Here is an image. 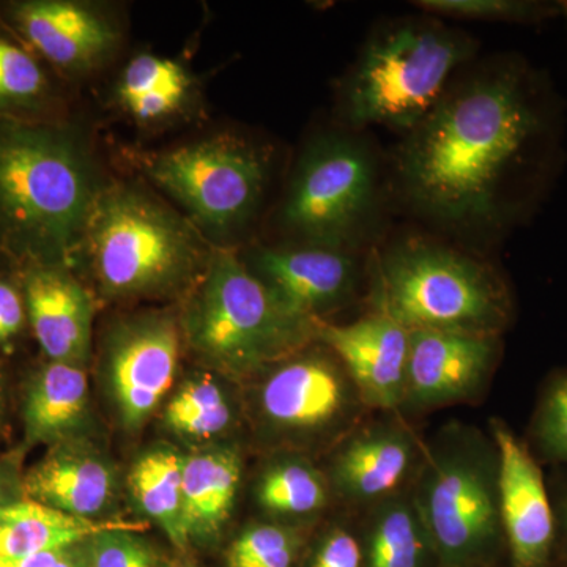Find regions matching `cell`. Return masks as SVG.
<instances>
[{"instance_id":"cell-6","label":"cell","mask_w":567,"mask_h":567,"mask_svg":"<svg viewBox=\"0 0 567 567\" xmlns=\"http://www.w3.org/2000/svg\"><path fill=\"white\" fill-rule=\"evenodd\" d=\"M110 298H153L189 290L210 260L188 219L130 185L100 192L81 251Z\"/></svg>"},{"instance_id":"cell-20","label":"cell","mask_w":567,"mask_h":567,"mask_svg":"<svg viewBox=\"0 0 567 567\" xmlns=\"http://www.w3.org/2000/svg\"><path fill=\"white\" fill-rule=\"evenodd\" d=\"M241 484V458L234 446L213 443L183 461V529L188 547H210L233 517Z\"/></svg>"},{"instance_id":"cell-28","label":"cell","mask_w":567,"mask_h":567,"mask_svg":"<svg viewBox=\"0 0 567 567\" xmlns=\"http://www.w3.org/2000/svg\"><path fill=\"white\" fill-rule=\"evenodd\" d=\"M256 496L257 503L276 517H305L327 505V483L303 458H284L267 466Z\"/></svg>"},{"instance_id":"cell-7","label":"cell","mask_w":567,"mask_h":567,"mask_svg":"<svg viewBox=\"0 0 567 567\" xmlns=\"http://www.w3.org/2000/svg\"><path fill=\"white\" fill-rule=\"evenodd\" d=\"M383 183L382 163L363 134H319L298 158L279 223L298 244L360 252L379 227Z\"/></svg>"},{"instance_id":"cell-9","label":"cell","mask_w":567,"mask_h":567,"mask_svg":"<svg viewBox=\"0 0 567 567\" xmlns=\"http://www.w3.org/2000/svg\"><path fill=\"white\" fill-rule=\"evenodd\" d=\"M145 173L199 226L226 235L241 229L259 210L271 158L254 142L219 134L155 156Z\"/></svg>"},{"instance_id":"cell-35","label":"cell","mask_w":567,"mask_h":567,"mask_svg":"<svg viewBox=\"0 0 567 567\" xmlns=\"http://www.w3.org/2000/svg\"><path fill=\"white\" fill-rule=\"evenodd\" d=\"M25 453L28 451L20 445L0 454V509L25 499Z\"/></svg>"},{"instance_id":"cell-36","label":"cell","mask_w":567,"mask_h":567,"mask_svg":"<svg viewBox=\"0 0 567 567\" xmlns=\"http://www.w3.org/2000/svg\"><path fill=\"white\" fill-rule=\"evenodd\" d=\"M87 539L18 561L3 563L0 567H89Z\"/></svg>"},{"instance_id":"cell-21","label":"cell","mask_w":567,"mask_h":567,"mask_svg":"<svg viewBox=\"0 0 567 567\" xmlns=\"http://www.w3.org/2000/svg\"><path fill=\"white\" fill-rule=\"evenodd\" d=\"M413 458L415 443L402 429H369L336 457L334 487L352 502L386 498L409 475Z\"/></svg>"},{"instance_id":"cell-2","label":"cell","mask_w":567,"mask_h":567,"mask_svg":"<svg viewBox=\"0 0 567 567\" xmlns=\"http://www.w3.org/2000/svg\"><path fill=\"white\" fill-rule=\"evenodd\" d=\"M102 189L65 122L0 117V254L11 262L73 268Z\"/></svg>"},{"instance_id":"cell-16","label":"cell","mask_w":567,"mask_h":567,"mask_svg":"<svg viewBox=\"0 0 567 567\" xmlns=\"http://www.w3.org/2000/svg\"><path fill=\"white\" fill-rule=\"evenodd\" d=\"M29 330L44 360L87 368L92 358L93 316L91 292L61 264L17 265Z\"/></svg>"},{"instance_id":"cell-29","label":"cell","mask_w":567,"mask_h":567,"mask_svg":"<svg viewBox=\"0 0 567 567\" xmlns=\"http://www.w3.org/2000/svg\"><path fill=\"white\" fill-rule=\"evenodd\" d=\"M417 9L451 20L537 24L563 14L561 2L536 0H420Z\"/></svg>"},{"instance_id":"cell-38","label":"cell","mask_w":567,"mask_h":567,"mask_svg":"<svg viewBox=\"0 0 567 567\" xmlns=\"http://www.w3.org/2000/svg\"><path fill=\"white\" fill-rule=\"evenodd\" d=\"M166 567H196L192 565V563L186 561V559H167Z\"/></svg>"},{"instance_id":"cell-1","label":"cell","mask_w":567,"mask_h":567,"mask_svg":"<svg viewBox=\"0 0 567 567\" xmlns=\"http://www.w3.org/2000/svg\"><path fill=\"white\" fill-rule=\"evenodd\" d=\"M465 70L399 142L390 183L436 229L492 241L532 218L550 188L563 107L546 74L518 55Z\"/></svg>"},{"instance_id":"cell-19","label":"cell","mask_w":567,"mask_h":567,"mask_svg":"<svg viewBox=\"0 0 567 567\" xmlns=\"http://www.w3.org/2000/svg\"><path fill=\"white\" fill-rule=\"evenodd\" d=\"M18 412L22 425L21 446H54L89 436L91 390L87 368L41 361L21 383Z\"/></svg>"},{"instance_id":"cell-8","label":"cell","mask_w":567,"mask_h":567,"mask_svg":"<svg viewBox=\"0 0 567 567\" xmlns=\"http://www.w3.org/2000/svg\"><path fill=\"white\" fill-rule=\"evenodd\" d=\"M415 506L439 567H477L495 554L503 537L498 462L481 447L439 451L421 472Z\"/></svg>"},{"instance_id":"cell-30","label":"cell","mask_w":567,"mask_h":567,"mask_svg":"<svg viewBox=\"0 0 567 567\" xmlns=\"http://www.w3.org/2000/svg\"><path fill=\"white\" fill-rule=\"evenodd\" d=\"M301 548L297 529L281 524L249 525L226 550V567H295Z\"/></svg>"},{"instance_id":"cell-26","label":"cell","mask_w":567,"mask_h":567,"mask_svg":"<svg viewBox=\"0 0 567 567\" xmlns=\"http://www.w3.org/2000/svg\"><path fill=\"white\" fill-rule=\"evenodd\" d=\"M192 84L181 63L155 54H140L123 70L117 100L136 121H163L186 103Z\"/></svg>"},{"instance_id":"cell-18","label":"cell","mask_w":567,"mask_h":567,"mask_svg":"<svg viewBox=\"0 0 567 567\" xmlns=\"http://www.w3.org/2000/svg\"><path fill=\"white\" fill-rule=\"evenodd\" d=\"M498 352L499 336L410 331L404 404L431 409L470 398L486 382Z\"/></svg>"},{"instance_id":"cell-32","label":"cell","mask_w":567,"mask_h":567,"mask_svg":"<svg viewBox=\"0 0 567 567\" xmlns=\"http://www.w3.org/2000/svg\"><path fill=\"white\" fill-rule=\"evenodd\" d=\"M535 435L548 458L567 462V371L548 383L537 409Z\"/></svg>"},{"instance_id":"cell-34","label":"cell","mask_w":567,"mask_h":567,"mask_svg":"<svg viewBox=\"0 0 567 567\" xmlns=\"http://www.w3.org/2000/svg\"><path fill=\"white\" fill-rule=\"evenodd\" d=\"M364 554L352 533L336 528L320 540L309 567H363Z\"/></svg>"},{"instance_id":"cell-10","label":"cell","mask_w":567,"mask_h":567,"mask_svg":"<svg viewBox=\"0 0 567 567\" xmlns=\"http://www.w3.org/2000/svg\"><path fill=\"white\" fill-rule=\"evenodd\" d=\"M182 344L181 320L163 312L128 317L106 334L103 385L125 431H141L173 390Z\"/></svg>"},{"instance_id":"cell-15","label":"cell","mask_w":567,"mask_h":567,"mask_svg":"<svg viewBox=\"0 0 567 567\" xmlns=\"http://www.w3.org/2000/svg\"><path fill=\"white\" fill-rule=\"evenodd\" d=\"M25 498L85 520H115L121 499L117 466L91 436L47 447L24 472Z\"/></svg>"},{"instance_id":"cell-40","label":"cell","mask_w":567,"mask_h":567,"mask_svg":"<svg viewBox=\"0 0 567 567\" xmlns=\"http://www.w3.org/2000/svg\"><path fill=\"white\" fill-rule=\"evenodd\" d=\"M563 6V17L567 18V2H561Z\"/></svg>"},{"instance_id":"cell-22","label":"cell","mask_w":567,"mask_h":567,"mask_svg":"<svg viewBox=\"0 0 567 567\" xmlns=\"http://www.w3.org/2000/svg\"><path fill=\"white\" fill-rule=\"evenodd\" d=\"M128 524L121 518L85 520L25 498L0 509V565L71 546L104 529Z\"/></svg>"},{"instance_id":"cell-37","label":"cell","mask_w":567,"mask_h":567,"mask_svg":"<svg viewBox=\"0 0 567 567\" xmlns=\"http://www.w3.org/2000/svg\"><path fill=\"white\" fill-rule=\"evenodd\" d=\"M10 386L6 368L0 363V435H6L10 425Z\"/></svg>"},{"instance_id":"cell-24","label":"cell","mask_w":567,"mask_h":567,"mask_svg":"<svg viewBox=\"0 0 567 567\" xmlns=\"http://www.w3.org/2000/svg\"><path fill=\"white\" fill-rule=\"evenodd\" d=\"M183 461L185 456L167 443L147 447L130 468V498L142 516L163 529L178 550L188 548L183 529Z\"/></svg>"},{"instance_id":"cell-14","label":"cell","mask_w":567,"mask_h":567,"mask_svg":"<svg viewBox=\"0 0 567 567\" xmlns=\"http://www.w3.org/2000/svg\"><path fill=\"white\" fill-rule=\"evenodd\" d=\"M498 503L503 537L514 567H547L554 550V509L543 472L528 447L505 423L495 421Z\"/></svg>"},{"instance_id":"cell-3","label":"cell","mask_w":567,"mask_h":567,"mask_svg":"<svg viewBox=\"0 0 567 567\" xmlns=\"http://www.w3.org/2000/svg\"><path fill=\"white\" fill-rule=\"evenodd\" d=\"M374 312L405 330L499 336L513 316L494 265L432 235H405L371 256Z\"/></svg>"},{"instance_id":"cell-31","label":"cell","mask_w":567,"mask_h":567,"mask_svg":"<svg viewBox=\"0 0 567 567\" xmlns=\"http://www.w3.org/2000/svg\"><path fill=\"white\" fill-rule=\"evenodd\" d=\"M142 529L144 522H130L89 537V567H166L167 559L140 535Z\"/></svg>"},{"instance_id":"cell-11","label":"cell","mask_w":567,"mask_h":567,"mask_svg":"<svg viewBox=\"0 0 567 567\" xmlns=\"http://www.w3.org/2000/svg\"><path fill=\"white\" fill-rule=\"evenodd\" d=\"M336 361L334 354L298 352L271 368L259 391L265 423L286 435H317L353 417L361 399Z\"/></svg>"},{"instance_id":"cell-5","label":"cell","mask_w":567,"mask_h":567,"mask_svg":"<svg viewBox=\"0 0 567 567\" xmlns=\"http://www.w3.org/2000/svg\"><path fill=\"white\" fill-rule=\"evenodd\" d=\"M317 324L287 312L237 254H212L186 295L183 341L223 379H251L300 352Z\"/></svg>"},{"instance_id":"cell-12","label":"cell","mask_w":567,"mask_h":567,"mask_svg":"<svg viewBox=\"0 0 567 567\" xmlns=\"http://www.w3.org/2000/svg\"><path fill=\"white\" fill-rule=\"evenodd\" d=\"M244 262L287 312L312 323L349 303L361 278L358 252L330 246L260 248Z\"/></svg>"},{"instance_id":"cell-23","label":"cell","mask_w":567,"mask_h":567,"mask_svg":"<svg viewBox=\"0 0 567 567\" xmlns=\"http://www.w3.org/2000/svg\"><path fill=\"white\" fill-rule=\"evenodd\" d=\"M52 70L0 21V117L58 122L61 95Z\"/></svg>"},{"instance_id":"cell-25","label":"cell","mask_w":567,"mask_h":567,"mask_svg":"<svg viewBox=\"0 0 567 567\" xmlns=\"http://www.w3.org/2000/svg\"><path fill=\"white\" fill-rule=\"evenodd\" d=\"M237 423V406L213 372H196L183 380L163 410L164 429L197 447L219 443Z\"/></svg>"},{"instance_id":"cell-27","label":"cell","mask_w":567,"mask_h":567,"mask_svg":"<svg viewBox=\"0 0 567 567\" xmlns=\"http://www.w3.org/2000/svg\"><path fill=\"white\" fill-rule=\"evenodd\" d=\"M365 567H439L415 502L391 499L377 511L369 532Z\"/></svg>"},{"instance_id":"cell-4","label":"cell","mask_w":567,"mask_h":567,"mask_svg":"<svg viewBox=\"0 0 567 567\" xmlns=\"http://www.w3.org/2000/svg\"><path fill=\"white\" fill-rule=\"evenodd\" d=\"M477 40L440 18H402L369 35L339 91L344 128L406 134L434 111L472 63Z\"/></svg>"},{"instance_id":"cell-33","label":"cell","mask_w":567,"mask_h":567,"mask_svg":"<svg viewBox=\"0 0 567 567\" xmlns=\"http://www.w3.org/2000/svg\"><path fill=\"white\" fill-rule=\"evenodd\" d=\"M3 259L6 262L0 267V357L13 353L24 336L31 334L17 265L6 256Z\"/></svg>"},{"instance_id":"cell-13","label":"cell","mask_w":567,"mask_h":567,"mask_svg":"<svg viewBox=\"0 0 567 567\" xmlns=\"http://www.w3.org/2000/svg\"><path fill=\"white\" fill-rule=\"evenodd\" d=\"M0 21L52 70L70 76L99 66L118 41L106 18L73 0L2 2Z\"/></svg>"},{"instance_id":"cell-17","label":"cell","mask_w":567,"mask_h":567,"mask_svg":"<svg viewBox=\"0 0 567 567\" xmlns=\"http://www.w3.org/2000/svg\"><path fill=\"white\" fill-rule=\"evenodd\" d=\"M316 339L338 358L361 402L394 410L404 404L410 331L371 312L349 324H317Z\"/></svg>"},{"instance_id":"cell-39","label":"cell","mask_w":567,"mask_h":567,"mask_svg":"<svg viewBox=\"0 0 567 567\" xmlns=\"http://www.w3.org/2000/svg\"><path fill=\"white\" fill-rule=\"evenodd\" d=\"M563 529H565L566 544H567V502L565 507H563Z\"/></svg>"}]
</instances>
